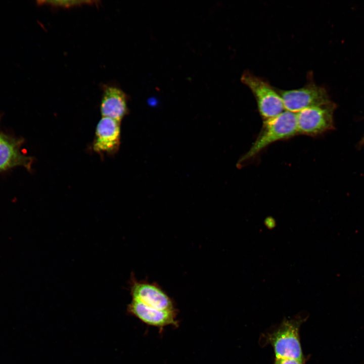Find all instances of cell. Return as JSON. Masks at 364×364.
Instances as JSON below:
<instances>
[{
    "instance_id": "6da1fadb",
    "label": "cell",
    "mask_w": 364,
    "mask_h": 364,
    "mask_svg": "<svg viewBox=\"0 0 364 364\" xmlns=\"http://www.w3.org/2000/svg\"><path fill=\"white\" fill-rule=\"evenodd\" d=\"M297 133L295 113L285 110L275 117L264 120L260 133L240 162L251 159L273 143L290 138Z\"/></svg>"
},
{
    "instance_id": "7a4b0ae2",
    "label": "cell",
    "mask_w": 364,
    "mask_h": 364,
    "mask_svg": "<svg viewBox=\"0 0 364 364\" xmlns=\"http://www.w3.org/2000/svg\"><path fill=\"white\" fill-rule=\"evenodd\" d=\"M306 320L301 316L284 320L274 330L263 335V344L271 345L276 357L293 358L305 362L299 330Z\"/></svg>"
},
{
    "instance_id": "3957f363",
    "label": "cell",
    "mask_w": 364,
    "mask_h": 364,
    "mask_svg": "<svg viewBox=\"0 0 364 364\" xmlns=\"http://www.w3.org/2000/svg\"><path fill=\"white\" fill-rule=\"evenodd\" d=\"M241 79L254 95L258 111L263 120L275 117L285 110L277 90L267 81L255 76L248 70L243 73Z\"/></svg>"
},
{
    "instance_id": "277c9868",
    "label": "cell",
    "mask_w": 364,
    "mask_h": 364,
    "mask_svg": "<svg viewBox=\"0 0 364 364\" xmlns=\"http://www.w3.org/2000/svg\"><path fill=\"white\" fill-rule=\"evenodd\" d=\"M285 110L295 113L305 108L331 102L326 89L312 80L304 86L295 89H277Z\"/></svg>"
},
{
    "instance_id": "5b68a950",
    "label": "cell",
    "mask_w": 364,
    "mask_h": 364,
    "mask_svg": "<svg viewBox=\"0 0 364 364\" xmlns=\"http://www.w3.org/2000/svg\"><path fill=\"white\" fill-rule=\"evenodd\" d=\"M335 105L333 102L303 109L296 113L298 133L315 136L333 129Z\"/></svg>"
},
{
    "instance_id": "8992f818",
    "label": "cell",
    "mask_w": 364,
    "mask_h": 364,
    "mask_svg": "<svg viewBox=\"0 0 364 364\" xmlns=\"http://www.w3.org/2000/svg\"><path fill=\"white\" fill-rule=\"evenodd\" d=\"M129 287L133 299L157 309L174 310L171 298L156 284L138 281L132 275Z\"/></svg>"
},
{
    "instance_id": "52a82bcc",
    "label": "cell",
    "mask_w": 364,
    "mask_h": 364,
    "mask_svg": "<svg viewBox=\"0 0 364 364\" xmlns=\"http://www.w3.org/2000/svg\"><path fill=\"white\" fill-rule=\"evenodd\" d=\"M120 142V122L102 117L96 129L93 149L100 154H113L119 149Z\"/></svg>"
},
{
    "instance_id": "ba28073f",
    "label": "cell",
    "mask_w": 364,
    "mask_h": 364,
    "mask_svg": "<svg viewBox=\"0 0 364 364\" xmlns=\"http://www.w3.org/2000/svg\"><path fill=\"white\" fill-rule=\"evenodd\" d=\"M20 140L0 133V172L16 166L31 169L32 158L21 150Z\"/></svg>"
},
{
    "instance_id": "9c48e42d",
    "label": "cell",
    "mask_w": 364,
    "mask_h": 364,
    "mask_svg": "<svg viewBox=\"0 0 364 364\" xmlns=\"http://www.w3.org/2000/svg\"><path fill=\"white\" fill-rule=\"evenodd\" d=\"M102 90L100 104L102 117L121 122L128 111L126 94L114 85H104Z\"/></svg>"
},
{
    "instance_id": "30bf717a",
    "label": "cell",
    "mask_w": 364,
    "mask_h": 364,
    "mask_svg": "<svg viewBox=\"0 0 364 364\" xmlns=\"http://www.w3.org/2000/svg\"><path fill=\"white\" fill-rule=\"evenodd\" d=\"M128 311L144 323L155 327L176 325L174 310H161L148 306L135 299L128 306Z\"/></svg>"
},
{
    "instance_id": "8fae6325",
    "label": "cell",
    "mask_w": 364,
    "mask_h": 364,
    "mask_svg": "<svg viewBox=\"0 0 364 364\" xmlns=\"http://www.w3.org/2000/svg\"><path fill=\"white\" fill-rule=\"evenodd\" d=\"M40 5H47L54 7L71 8L84 5H93L97 3V1H42L38 2Z\"/></svg>"
},
{
    "instance_id": "7c38bea8",
    "label": "cell",
    "mask_w": 364,
    "mask_h": 364,
    "mask_svg": "<svg viewBox=\"0 0 364 364\" xmlns=\"http://www.w3.org/2000/svg\"><path fill=\"white\" fill-rule=\"evenodd\" d=\"M274 364H304V361L289 357H276Z\"/></svg>"
},
{
    "instance_id": "4fadbf2b",
    "label": "cell",
    "mask_w": 364,
    "mask_h": 364,
    "mask_svg": "<svg viewBox=\"0 0 364 364\" xmlns=\"http://www.w3.org/2000/svg\"><path fill=\"white\" fill-rule=\"evenodd\" d=\"M362 143H364V139H363V141H362Z\"/></svg>"
}]
</instances>
